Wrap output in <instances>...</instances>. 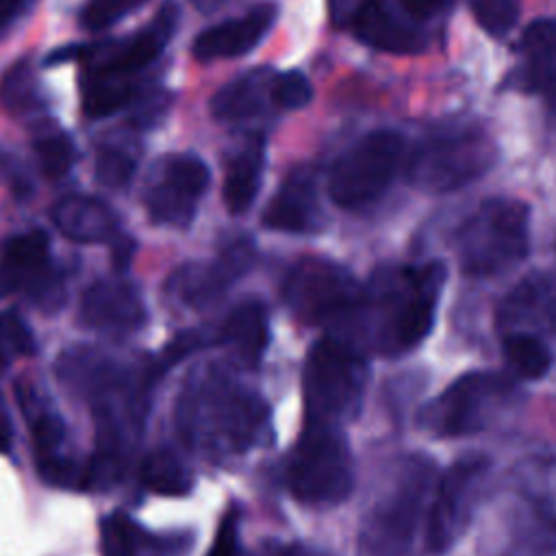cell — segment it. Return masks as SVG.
Wrapping results in <instances>:
<instances>
[{
	"label": "cell",
	"instance_id": "6da1fadb",
	"mask_svg": "<svg viewBox=\"0 0 556 556\" xmlns=\"http://www.w3.org/2000/svg\"><path fill=\"white\" fill-rule=\"evenodd\" d=\"M445 278L447 269L441 261L382 269L363 289L352 319H365L376 352L384 356L406 354L430 334Z\"/></svg>",
	"mask_w": 556,
	"mask_h": 556
},
{
	"label": "cell",
	"instance_id": "7a4b0ae2",
	"mask_svg": "<svg viewBox=\"0 0 556 556\" xmlns=\"http://www.w3.org/2000/svg\"><path fill=\"white\" fill-rule=\"evenodd\" d=\"M178 428L204 450L228 447L243 452L254 441L265 404L254 393L230 384L222 374L208 371L191 382L178 400Z\"/></svg>",
	"mask_w": 556,
	"mask_h": 556
},
{
	"label": "cell",
	"instance_id": "3957f363",
	"mask_svg": "<svg viewBox=\"0 0 556 556\" xmlns=\"http://www.w3.org/2000/svg\"><path fill=\"white\" fill-rule=\"evenodd\" d=\"M432 480L434 463L426 454L397 458L363 517L356 554L404 556L413 543Z\"/></svg>",
	"mask_w": 556,
	"mask_h": 556
},
{
	"label": "cell",
	"instance_id": "277c9868",
	"mask_svg": "<svg viewBox=\"0 0 556 556\" xmlns=\"http://www.w3.org/2000/svg\"><path fill=\"white\" fill-rule=\"evenodd\" d=\"M369 365L365 354L345 339L324 337L306 356L302 374L306 421L339 426L361 410Z\"/></svg>",
	"mask_w": 556,
	"mask_h": 556
},
{
	"label": "cell",
	"instance_id": "5b68a950",
	"mask_svg": "<svg viewBox=\"0 0 556 556\" xmlns=\"http://www.w3.org/2000/svg\"><path fill=\"white\" fill-rule=\"evenodd\" d=\"M530 208L521 200L493 198L463 224L456 235L460 267L471 276H495L528 254Z\"/></svg>",
	"mask_w": 556,
	"mask_h": 556
},
{
	"label": "cell",
	"instance_id": "8992f818",
	"mask_svg": "<svg viewBox=\"0 0 556 556\" xmlns=\"http://www.w3.org/2000/svg\"><path fill=\"white\" fill-rule=\"evenodd\" d=\"M295 500L313 506L341 504L354 489V460L339 426L306 421L287 463Z\"/></svg>",
	"mask_w": 556,
	"mask_h": 556
},
{
	"label": "cell",
	"instance_id": "52a82bcc",
	"mask_svg": "<svg viewBox=\"0 0 556 556\" xmlns=\"http://www.w3.org/2000/svg\"><path fill=\"white\" fill-rule=\"evenodd\" d=\"M513 397L515 384L508 376L469 371L419 408L417 426L439 439L476 434L497 421Z\"/></svg>",
	"mask_w": 556,
	"mask_h": 556
},
{
	"label": "cell",
	"instance_id": "ba28073f",
	"mask_svg": "<svg viewBox=\"0 0 556 556\" xmlns=\"http://www.w3.org/2000/svg\"><path fill=\"white\" fill-rule=\"evenodd\" d=\"M282 295L302 321L328 324L352 319L361 304L363 287L339 263L306 256L289 269Z\"/></svg>",
	"mask_w": 556,
	"mask_h": 556
},
{
	"label": "cell",
	"instance_id": "9c48e42d",
	"mask_svg": "<svg viewBox=\"0 0 556 556\" xmlns=\"http://www.w3.org/2000/svg\"><path fill=\"white\" fill-rule=\"evenodd\" d=\"M491 458L482 452L458 456L439 478L428 513L426 547L432 554L447 552L467 530L486 486Z\"/></svg>",
	"mask_w": 556,
	"mask_h": 556
},
{
	"label": "cell",
	"instance_id": "30bf717a",
	"mask_svg": "<svg viewBox=\"0 0 556 556\" xmlns=\"http://www.w3.org/2000/svg\"><path fill=\"white\" fill-rule=\"evenodd\" d=\"M402 159V137L391 130H374L345 150L332 165L328 193L343 208H361L374 202L395 178Z\"/></svg>",
	"mask_w": 556,
	"mask_h": 556
},
{
	"label": "cell",
	"instance_id": "8fae6325",
	"mask_svg": "<svg viewBox=\"0 0 556 556\" xmlns=\"http://www.w3.org/2000/svg\"><path fill=\"white\" fill-rule=\"evenodd\" d=\"M491 163L493 146L484 135L452 132L421 143L410 159L408 176L428 191H450L486 172Z\"/></svg>",
	"mask_w": 556,
	"mask_h": 556
},
{
	"label": "cell",
	"instance_id": "7c38bea8",
	"mask_svg": "<svg viewBox=\"0 0 556 556\" xmlns=\"http://www.w3.org/2000/svg\"><path fill=\"white\" fill-rule=\"evenodd\" d=\"M208 180V167L198 156H161L152 165L143 189V206L150 219L169 228H187L195 217Z\"/></svg>",
	"mask_w": 556,
	"mask_h": 556
},
{
	"label": "cell",
	"instance_id": "4fadbf2b",
	"mask_svg": "<svg viewBox=\"0 0 556 556\" xmlns=\"http://www.w3.org/2000/svg\"><path fill=\"white\" fill-rule=\"evenodd\" d=\"M28 291L41 311L63 304V280L50 265V243L43 230L11 237L0 252V295Z\"/></svg>",
	"mask_w": 556,
	"mask_h": 556
},
{
	"label": "cell",
	"instance_id": "5bb4252c",
	"mask_svg": "<svg viewBox=\"0 0 556 556\" xmlns=\"http://www.w3.org/2000/svg\"><path fill=\"white\" fill-rule=\"evenodd\" d=\"M180 22V11L174 2H165L152 15V20L141 26L137 33L126 37L124 41H113V46H80V56L87 61V67L137 76L146 70L169 43Z\"/></svg>",
	"mask_w": 556,
	"mask_h": 556
},
{
	"label": "cell",
	"instance_id": "9a60e30c",
	"mask_svg": "<svg viewBox=\"0 0 556 556\" xmlns=\"http://www.w3.org/2000/svg\"><path fill=\"white\" fill-rule=\"evenodd\" d=\"M254 261V248L250 241H235L215 261L189 263L178 267L169 280V291L191 308H206L215 304L228 287L243 276Z\"/></svg>",
	"mask_w": 556,
	"mask_h": 556
},
{
	"label": "cell",
	"instance_id": "2e32d148",
	"mask_svg": "<svg viewBox=\"0 0 556 556\" xmlns=\"http://www.w3.org/2000/svg\"><path fill=\"white\" fill-rule=\"evenodd\" d=\"M148 319L146 304L135 285L119 278L93 282L80 300V321L87 328L113 334L139 330Z\"/></svg>",
	"mask_w": 556,
	"mask_h": 556
},
{
	"label": "cell",
	"instance_id": "e0dca14e",
	"mask_svg": "<svg viewBox=\"0 0 556 556\" xmlns=\"http://www.w3.org/2000/svg\"><path fill=\"white\" fill-rule=\"evenodd\" d=\"M278 15L274 2L254 4L248 13L239 17L224 20L206 30H202L191 46V52L198 61L232 59L250 52L256 43L269 33Z\"/></svg>",
	"mask_w": 556,
	"mask_h": 556
},
{
	"label": "cell",
	"instance_id": "ac0fdd59",
	"mask_svg": "<svg viewBox=\"0 0 556 556\" xmlns=\"http://www.w3.org/2000/svg\"><path fill=\"white\" fill-rule=\"evenodd\" d=\"M350 26L363 43L382 52L413 54L424 46L415 20L400 7V2L367 0Z\"/></svg>",
	"mask_w": 556,
	"mask_h": 556
},
{
	"label": "cell",
	"instance_id": "d6986e66",
	"mask_svg": "<svg viewBox=\"0 0 556 556\" xmlns=\"http://www.w3.org/2000/svg\"><path fill=\"white\" fill-rule=\"evenodd\" d=\"M263 226L278 232H313L321 226L317 185L308 167H295L285 176L263 211Z\"/></svg>",
	"mask_w": 556,
	"mask_h": 556
},
{
	"label": "cell",
	"instance_id": "ffe728a7",
	"mask_svg": "<svg viewBox=\"0 0 556 556\" xmlns=\"http://www.w3.org/2000/svg\"><path fill=\"white\" fill-rule=\"evenodd\" d=\"M54 226L76 243H104L119 235L115 211L93 195H65L52 206Z\"/></svg>",
	"mask_w": 556,
	"mask_h": 556
},
{
	"label": "cell",
	"instance_id": "44dd1931",
	"mask_svg": "<svg viewBox=\"0 0 556 556\" xmlns=\"http://www.w3.org/2000/svg\"><path fill=\"white\" fill-rule=\"evenodd\" d=\"M271 67H254L222 85L211 98V113L219 122H243L261 115L274 102Z\"/></svg>",
	"mask_w": 556,
	"mask_h": 556
},
{
	"label": "cell",
	"instance_id": "7402d4cb",
	"mask_svg": "<svg viewBox=\"0 0 556 556\" xmlns=\"http://www.w3.org/2000/svg\"><path fill=\"white\" fill-rule=\"evenodd\" d=\"M219 345L243 367H256L269 343L267 313L261 302H243L224 319L219 334Z\"/></svg>",
	"mask_w": 556,
	"mask_h": 556
},
{
	"label": "cell",
	"instance_id": "603a6c76",
	"mask_svg": "<svg viewBox=\"0 0 556 556\" xmlns=\"http://www.w3.org/2000/svg\"><path fill=\"white\" fill-rule=\"evenodd\" d=\"M265 167V139L261 135L250 137L239 152L230 159L224 176V204L232 215L245 213L261 187Z\"/></svg>",
	"mask_w": 556,
	"mask_h": 556
},
{
	"label": "cell",
	"instance_id": "cb8c5ba5",
	"mask_svg": "<svg viewBox=\"0 0 556 556\" xmlns=\"http://www.w3.org/2000/svg\"><path fill=\"white\" fill-rule=\"evenodd\" d=\"M502 319L508 332L519 330L523 324H539L556 330V293L552 291V285H547L543 278L519 285L506 300Z\"/></svg>",
	"mask_w": 556,
	"mask_h": 556
},
{
	"label": "cell",
	"instance_id": "d4e9b609",
	"mask_svg": "<svg viewBox=\"0 0 556 556\" xmlns=\"http://www.w3.org/2000/svg\"><path fill=\"white\" fill-rule=\"evenodd\" d=\"M135 76L87 67L83 78V111L96 119L106 117L124 109L135 98Z\"/></svg>",
	"mask_w": 556,
	"mask_h": 556
},
{
	"label": "cell",
	"instance_id": "484cf974",
	"mask_svg": "<svg viewBox=\"0 0 556 556\" xmlns=\"http://www.w3.org/2000/svg\"><path fill=\"white\" fill-rule=\"evenodd\" d=\"M141 482L146 489L167 497L187 495L193 486V476L182 460L169 450H154L141 465Z\"/></svg>",
	"mask_w": 556,
	"mask_h": 556
},
{
	"label": "cell",
	"instance_id": "4316f807",
	"mask_svg": "<svg viewBox=\"0 0 556 556\" xmlns=\"http://www.w3.org/2000/svg\"><path fill=\"white\" fill-rule=\"evenodd\" d=\"M502 350L508 367L523 380H539L552 367L547 343L532 332H506Z\"/></svg>",
	"mask_w": 556,
	"mask_h": 556
},
{
	"label": "cell",
	"instance_id": "83f0119b",
	"mask_svg": "<svg viewBox=\"0 0 556 556\" xmlns=\"http://www.w3.org/2000/svg\"><path fill=\"white\" fill-rule=\"evenodd\" d=\"M0 104L17 115V113H26L33 111L35 106L41 104L39 98V87H37V76L35 70L30 65V61L22 59L17 63H13L0 80Z\"/></svg>",
	"mask_w": 556,
	"mask_h": 556
},
{
	"label": "cell",
	"instance_id": "f1b7e54d",
	"mask_svg": "<svg viewBox=\"0 0 556 556\" xmlns=\"http://www.w3.org/2000/svg\"><path fill=\"white\" fill-rule=\"evenodd\" d=\"M33 148H35L37 163L48 178H59V176L67 174L70 167L74 165L76 148H74V141L70 139V135H65L63 130L41 132L35 139Z\"/></svg>",
	"mask_w": 556,
	"mask_h": 556
},
{
	"label": "cell",
	"instance_id": "f546056e",
	"mask_svg": "<svg viewBox=\"0 0 556 556\" xmlns=\"http://www.w3.org/2000/svg\"><path fill=\"white\" fill-rule=\"evenodd\" d=\"M104 556H137L146 541V532L124 513H113L100 526Z\"/></svg>",
	"mask_w": 556,
	"mask_h": 556
},
{
	"label": "cell",
	"instance_id": "4dcf8cb0",
	"mask_svg": "<svg viewBox=\"0 0 556 556\" xmlns=\"http://www.w3.org/2000/svg\"><path fill=\"white\" fill-rule=\"evenodd\" d=\"M41 480L63 489H87L89 486V463H78L56 452L43 454L37 460Z\"/></svg>",
	"mask_w": 556,
	"mask_h": 556
},
{
	"label": "cell",
	"instance_id": "1f68e13d",
	"mask_svg": "<svg viewBox=\"0 0 556 556\" xmlns=\"http://www.w3.org/2000/svg\"><path fill=\"white\" fill-rule=\"evenodd\" d=\"M35 352V339L26 321L13 313H0V374L17 356H28Z\"/></svg>",
	"mask_w": 556,
	"mask_h": 556
},
{
	"label": "cell",
	"instance_id": "d6a6232c",
	"mask_svg": "<svg viewBox=\"0 0 556 556\" xmlns=\"http://www.w3.org/2000/svg\"><path fill=\"white\" fill-rule=\"evenodd\" d=\"M473 15L489 35L504 37L517 24L519 0H473Z\"/></svg>",
	"mask_w": 556,
	"mask_h": 556
},
{
	"label": "cell",
	"instance_id": "836d02e7",
	"mask_svg": "<svg viewBox=\"0 0 556 556\" xmlns=\"http://www.w3.org/2000/svg\"><path fill=\"white\" fill-rule=\"evenodd\" d=\"M148 0H89L83 7L80 24L87 30H102L143 7Z\"/></svg>",
	"mask_w": 556,
	"mask_h": 556
},
{
	"label": "cell",
	"instance_id": "e575fe53",
	"mask_svg": "<svg viewBox=\"0 0 556 556\" xmlns=\"http://www.w3.org/2000/svg\"><path fill=\"white\" fill-rule=\"evenodd\" d=\"M313 100V87L308 78L298 70L278 72L274 80V104L287 111L306 106Z\"/></svg>",
	"mask_w": 556,
	"mask_h": 556
},
{
	"label": "cell",
	"instance_id": "d590c367",
	"mask_svg": "<svg viewBox=\"0 0 556 556\" xmlns=\"http://www.w3.org/2000/svg\"><path fill=\"white\" fill-rule=\"evenodd\" d=\"M135 174V159L119 148H106L96 159V178L109 189L124 187Z\"/></svg>",
	"mask_w": 556,
	"mask_h": 556
},
{
	"label": "cell",
	"instance_id": "8d00e7d4",
	"mask_svg": "<svg viewBox=\"0 0 556 556\" xmlns=\"http://www.w3.org/2000/svg\"><path fill=\"white\" fill-rule=\"evenodd\" d=\"M237 510L230 508L222 521H219V528L215 532V541L208 549L206 556H237V545H239V523H237Z\"/></svg>",
	"mask_w": 556,
	"mask_h": 556
},
{
	"label": "cell",
	"instance_id": "74e56055",
	"mask_svg": "<svg viewBox=\"0 0 556 556\" xmlns=\"http://www.w3.org/2000/svg\"><path fill=\"white\" fill-rule=\"evenodd\" d=\"M37 0H0V37L20 20L24 17Z\"/></svg>",
	"mask_w": 556,
	"mask_h": 556
},
{
	"label": "cell",
	"instance_id": "f35d334b",
	"mask_svg": "<svg viewBox=\"0 0 556 556\" xmlns=\"http://www.w3.org/2000/svg\"><path fill=\"white\" fill-rule=\"evenodd\" d=\"M200 345H202V334L200 332H185V334L176 337V341L165 350V363H174V361L182 358L185 354L193 352Z\"/></svg>",
	"mask_w": 556,
	"mask_h": 556
},
{
	"label": "cell",
	"instance_id": "ab89813d",
	"mask_svg": "<svg viewBox=\"0 0 556 556\" xmlns=\"http://www.w3.org/2000/svg\"><path fill=\"white\" fill-rule=\"evenodd\" d=\"M330 2V13L337 24H352L356 13L363 9L367 0H328Z\"/></svg>",
	"mask_w": 556,
	"mask_h": 556
},
{
	"label": "cell",
	"instance_id": "60d3db41",
	"mask_svg": "<svg viewBox=\"0 0 556 556\" xmlns=\"http://www.w3.org/2000/svg\"><path fill=\"white\" fill-rule=\"evenodd\" d=\"M111 248H113V254H111L113 263H115L117 267H124V265L130 261V256H132L135 243H132L130 237H124V235L119 232V235L111 241Z\"/></svg>",
	"mask_w": 556,
	"mask_h": 556
},
{
	"label": "cell",
	"instance_id": "b9f144b4",
	"mask_svg": "<svg viewBox=\"0 0 556 556\" xmlns=\"http://www.w3.org/2000/svg\"><path fill=\"white\" fill-rule=\"evenodd\" d=\"M11 445H13V428H11L4 406L0 404V454H7L11 450Z\"/></svg>",
	"mask_w": 556,
	"mask_h": 556
},
{
	"label": "cell",
	"instance_id": "7bdbcfd3",
	"mask_svg": "<svg viewBox=\"0 0 556 556\" xmlns=\"http://www.w3.org/2000/svg\"><path fill=\"white\" fill-rule=\"evenodd\" d=\"M191 4H193L200 13H213V11L222 4V0H191Z\"/></svg>",
	"mask_w": 556,
	"mask_h": 556
},
{
	"label": "cell",
	"instance_id": "ee69618b",
	"mask_svg": "<svg viewBox=\"0 0 556 556\" xmlns=\"http://www.w3.org/2000/svg\"><path fill=\"white\" fill-rule=\"evenodd\" d=\"M276 556H306V554H304V549L300 545H287Z\"/></svg>",
	"mask_w": 556,
	"mask_h": 556
},
{
	"label": "cell",
	"instance_id": "f6af8a7d",
	"mask_svg": "<svg viewBox=\"0 0 556 556\" xmlns=\"http://www.w3.org/2000/svg\"><path fill=\"white\" fill-rule=\"evenodd\" d=\"M447 2H450V0H445V4H447Z\"/></svg>",
	"mask_w": 556,
	"mask_h": 556
}]
</instances>
